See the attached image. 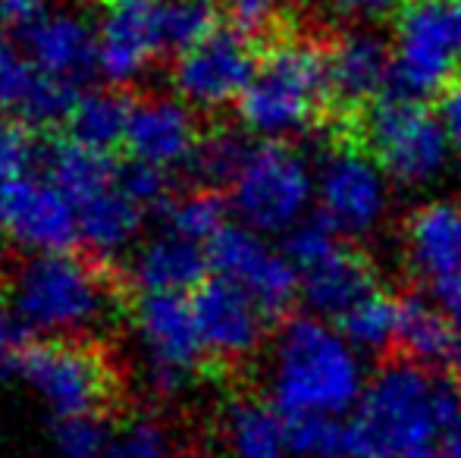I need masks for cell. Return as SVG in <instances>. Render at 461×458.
<instances>
[{
    "mask_svg": "<svg viewBox=\"0 0 461 458\" xmlns=\"http://www.w3.org/2000/svg\"><path fill=\"white\" fill-rule=\"evenodd\" d=\"M132 276L95 251H54L6 261L0 305L13 308L32 330L86 337L107 314L132 311Z\"/></svg>",
    "mask_w": 461,
    "mask_h": 458,
    "instance_id": "obj_1",
    "label": "cell"
},
{
    "mask_svg": "<svg viewBox=\"0 0 461 458\" xmlns=\"http://www.w3.org/2000/svg\"><path fill=\"white\" fill-rule=\"evenodd\" d=\"M461 421V399L427 367L389 361L367 380L348 418V458H402L430 449Z\"/></svg>",
    "mask_w": 461,
    "mask_h": 458,
    "instance_id": "obj_2",
    "label": "cell"
},
{
    "mask_svg": "<svg viewBox=\"0 0 461 458\" xmlns=\"http://www.w3.org/2000/svg\"><path fill=\"white\" fill-rule=\"evenodd\" d=\"M361 352L317 314L283 324L274 346L270 392L283 418H342L365 392Z\"/></svg>",
    "mask_w": 461,
    "mask_h": 458,
    "instance_id": "obj_3",
    "label": "cell"
},
{
    "mask_svg": "<svg viewBox=\"0 0 461 458\" xmlns=\"http://www.w3.org/2000/svg\"><path fill=\"white\" fill-rule=\"evenodd\" d=\"M330 107L327 48L308 35H283L258 57V73L239 98V120L251 135L283 141L308 132Z\"/></svg>",
    "mask_w": 461,
    "mask_h": 458,
    "instance_id": "obj_4",
    "label": "cell"
},
{
    "mask_svg": "<svg viewBox=\"0 0 461 458\" xmlns=\"http://www.w3.org/2000/svg\"><path fill=\"white\" fill-rule=\"evenodd\" d=\"M23 377L57 418H107L122 405V380L110 348L92 337H57L19 355Z\"/></svg>",
    "mask_w": 461,
    "mask_h": 458,
    "instance_id": "obj_5",
    "label": "cell"
},
{
    "mask_svg": "<svg viewBox=\"0 0 461 458\" xmlns=\"http://www.w3.org/2000/svg\"><path fill=\"white\" fill-rule=\"evenodd\" d=\"M339 126L365 141L386 179L408 189L433 183L449 164L452 141L443 120L424 101L389 94L374 101L365 113L339 120Z\"/></svg>",
    "mask_w": 461,
    "mask_h": 458,
    "instance_id": "obj_6",
    "label": "cell"
},
{
    "mask_svg": "<svg viewBox=\"0 0 461 458\" xmlns=\"http://www.w3.org/2000/svg\"><path fill=\"white\" fill-rule=\"evenodd\" d=\"M461 60V0H411L399 13L393 92L424 101L456 82Z\"/></svg>",
    "mask_w": 461,
    "mask_h": 458,
    "instance_id": "obj_7",
    "label": "cell"
},
{
    "mask_svg": "<svg viewBox=\"0 0 461 458\" xmlns=\"http://www.w3.org/2000/svg\"><path fill=\"white\" fill-rule=\"evenodd\" d=\"M317 179L285 141H261L232 185V208L255 232L295 229L308 214Z\"/></svg>",
    "mask_w": 461,
    "mask_h": 458,
    "instance_id": "obj_8",
    "label": "cell"
},
{
    "mask_svg": "<svg viewBox=\"0 0 461 458\" xmlns=\"http://www.w3.org/2000/svg\"><path fill=\"white\" fill-rule=\"evenodd\" d=\"M317 202L321 217L342 236H367L386 217V173L346 126H336L333 145L317 166Z\"/></svg>",
    "mask_w": 461,
    "mask_h": 458,
    "instance_id": "obj_9",
    "label": "cell"
},
{
    "mask_svg": "<svg viewBox=\"0 0 461 458\" xmlns=\"http://www.w3.org/2000/svg\"><path fill=\"white\" fill-rule=\"evenodd\" d=\"M135 324L148 346V377L160 396H173L207 364L192 299L170 292L139 295Z\"/></svg>",
    "mask_w": 461,
    "mask_h": 458,
    "instance_id": "obj_10",
    "label": "cell"
},
{
    "mask_svg": "<svg viewBox=\"0 0 461 458\" xmlns=\"http://www.w3.org/2000/svg\"><path fill=\"white\" fill-rule=\"evenodd\" d=\"M207 257L213 274L242 286L270 320L283 318L302 295V276L295 264L285 257V251L270 248L261 232L249 227L226 223L207 242Z\"/></svg>",
    "mask_w": 461,
    "mask_h": 458,
    "instance_id": "obj_11",
    "label": "cell"
},
{
    "mask_svg": "<svg viewBox=\"0 0 461 458\" xmlns=\"http://www.w3.org/2000/svg\"><path fill=\"white\" fill-rule=\"evenodd\" d=\"M258 73V57L251 41L232 29H217L211 38L179 54L173 67V85L188 107L220 111L239 101Z\"/></svg>",
    "mask_w": 461,
    "mask_h": 458,
    "instance_id": "obj_12",
    "label": "cell"
},
{
    "mask_svg": "<svg viewBox=\"0 0 461 458\" xmlns=\"http://www.w3.org/2000/svg\"><path fill=\"white\" fill-rule=\"evenodd\" d=\"M405 264L443 308L461 305V204L430 202L405 223Z\"/></svg>",
    "mask_w": 461,
    "mask_h": 458,
    "instance_id": "obj_13",
    "label": "cell"
},
{
    "mask_svg": "<svg viewBox=\"0 0 461 458\" xmlns=\"http://www.w3.org/2000/svg\"><path fill=\"white\" fill-rule=\"evenodd\" d=\"M0 236L38 255L73 251L82 242L76 208L48 179L19 176L0 185Z\"/></svg>",
    "mask_w": 461,
    "mask_h": 458,
    "instance_id": "obj_14",
    "label": "cell"
},
{
    "mask_svg": "<svg viewBox=\"0 0 461 458\" xmlns=\"http://www.w3.org/2000/svg\"><path fill=\"white\" fill-rule=\"evenodd\" d=\"M192 308L207 364H236L261 348L270 318L242 286L223 276H211L192 292Z\"/></svg>",
    "mask_w": 461,
    "mask_h": 458,
    "instance_id": "obj_15",
    "label": "cell"
},
{
    "mask_svg": "<svg viewBox=\"0 0 461 458\" xmlns=\"http://www.w3.org/2000/svg\"><path fill=\"white\" fill-rule=\"evenodd\" d=\"M160 50L158 0H104L97 25V69L110 88H126L148 73Z\"/></svg>",
    "mask_w": 461,
    "mask_h": 458,
    "instance_id": "obj_16",
    "label": "cell"
},
{
    "mask_svg": "<svg viewBox=\"0 0 461 458\" xmlns=\"http://www.w3.org/2000/svg\"><path fill=\"white\" fill-rule=\"evenodd\" d=\"M330 107L339 120L365 113L393 82V50L374 31H346L327 48Z\"/></svg>",
    "mask_w": 461,
    "mask_h": 458,
    "instance_id": "obj_17",
    "label": "cell"
},
{
    "mask_svg": "<svg viewBox=\"0 0 461 458\" xmlns=\"http://www.w3.org/2000/svg\"><path fill=\"white\" fill-rule=\"evenodd\" d=\"M19 48L41 73L82 82L97 67V31L76 10H41L19 29Z\"/></svg>",
    "mask_w": 461,
    "mask_h": 458,
    "instance_id": "obj_18",
    "label": "cell"
},
{
    "mask_svg": "<svg viewBox=\"0 0 461 458\" xmlns=\"http://www.w3.org/2000/svg\"><path fill=\"white\" fill-rule=\"evenodd\" d=\"M198 141L201 132L192 107L170 94H151V98L132 104V120H129L122 151L145 164L176 170L192 160Z\"/></svg>",
    "mask_w": 461,
    "mask_h": 458,
    "instance_id": "obj_19",
    "label": "cell"
},
{
    "mask_svg": "<svg viewBox=\"0 0 461 458\" xmlns=\"http://www.w3.org/2000/svg\"><path fill=\"white\" fill-rule=\"evenodd\" d=\"M298 276H302V295L311 311L317 318L333 320L376 289L374 264L365 255H358L352 245H346V236L327 245L308 264H302Z\"/></svg>",
    "mask_w": 461,
    "mask_h": 458,
    "instance_id": "obj_20",
    "label": "cell"
},
{
    "mask_svg": "<svg viewBox=\"0 0 461 458\" xmlns=\"http://www.w3.org/2000/svg\"><path fill=\"white\" fill-rule=\"evenodd\" d=\"M38 160H41L44 179L67 198L73 208H82L95 195L113 189L116 183V160L113 154H101L95 148L82 145L76 139L50 132L38 145Z\"/></svg>",
    "mask_w": 461,
    "mask_h": 458,
    "instance_id": "obj_21",
    "label": "cell"
},
{
    "mask_svg": "<svg viewBox=\"0 0 461 458\" xmlns=\"http://www.w3.org/2000/svg\"><path fill=\"white\" fill-rule=\"evenodd\" d=\"M207 274H211L207 248L167 232V236L148 242L145 251L139 255V261L132 267V286L141 289V295H188L211 280Z\"/></svg>",
    "mask_w": 461,
    "mask_h": 458,
    "instance_id": "obj_22",
    "label": "cell"
},
{
    "mask_svg": "<svg viewBox=\"0 0 461 458\" xmlns=\"http://www.w3.org/2000/svg\"><path fill=\"white\" fill-rule=\"evenodd\" d=\"M399 348L420 367L449 364L461 355V333L456 318L430 295H408L402 301Z\"/></svg>",
    "mask_w": 461,
    "mask_h": 458,
    "instance_id": "obj_23",
    "label": "cell"
},
{
    "mask_svg": "<svg viewBox=\"0 0 461 458\" xmlns=\"http://www.w3.org/2000/svg\"><path fill=\"white\" fill-rule=\"evenodd\" d=\"M223 436L232 458H295L289 421L276 405L236 399L223 415Z\"/></svg>",
    "mask_w": 461,
    "mask_h": 458,
    "instance_id": "obj_24",
    "label": "cell"
},
{
    "mask_svg": "<svg viewBox=\"0 0 461 458\" xmlns=\"http://www.w3.org/2000/svg\"><path fill=\"white\" fill-rule=\"evenodd\" d=\"M132 104L135 101L122 88H101V92L82 94L79 107L67 122L69 139L82 141L101 154H113L116 148H126Z\"/></svg>",
    "mask_w": 461,
    "mask_h": 458,
    "instance_id": "obj_25",
    "label": "cell"
},
{
    "mask_svg": "<svg viewBox=\"0 0 461 458\" xmlns=\"http://www.w3.org/2000/svg\"><path fill=\"white\" fill-rule=\"evenodd\" d=\"M76 214H79V232L86 248L95 251V255L113 257L122 245H129L135 238L145 208H139L132 198L122 195L113 183V189L95 195L92 202L76 208Z\"/></svg>",
    "mask_w": 461,
    "mask_h": 458,
    "instance_id": "obj_26",
    "label": "cell"
},
{
    "mask_svg": "<svg viewBox=\"0 0 461 458\" xmlns=\"http://www.w3.org/2000/svg\"><path fill=\"white\" fill-rule=\"evenodd\" d=\"M258 141H251L245 132L230 126H213L211 132L201 135L192 160L185 170L201 183V189H226L236 185L239 173L245 170L249 157L255 154Z\"/></svg>",
    "mask_w": 461,
    "mask_h": 458,
    "instance_id": "obj_27",
    "label": "cell"
},
{
    "mask_svg": "<svg viewBox=\"0 0 461 458\" xmlns=\"http://www.w3.org/2000/svg\"><path fill=\"white\" fill-rule=\"evenodd\" d=\"M399 318L402 301H395L383 289H374L342 318H336V327L358 352H386L389 346L399 343Z\"/></svg>",
    "mask_w": 461,
    "mask_h": 458,
    "instance_id": "obj_28",
    "label": "cell"
},
{
    "mask_svg": "<svg viewBox=\"0 0 461 458\" xmlns=\"http://www.w3.org/2000/svg\"><path fill=\"white\" fill-rule=\"evenodd\" d=\"M220 0H158V35L164 54H185L217 31Z\"/></svg>",
    "mask_w": 461,
    "mask_h": 458,
    "instance_id": "obj_29",
    "label": "cell"
},
{
    "mask_svg": "<svg viewBox=\"0 0 461 458\" xmlns=\"http://www.w3.org/2000/svg\"><path fill=\"white\" fill-rule=\"evenodd\" d=\"M167 220V232L183 236L188 242H211L220 229L226 227L230 202L220 189H194L185 195H173L160 208Z\"/></svg>",
    "mask_w": 461,
    "mask_h": 458,
    "instance_id": "obj_30",
    "label": "cell"
},
{
    "mask_svg": "<svg viewBox=\"0 0 461 458\" xmlns=\"http://www.w3.org/2000/svg\"><path fill=\"white\" fill-rule=\"evenodd\" d=\"M223 19L236 35L251 44H274L289 35V10L283 0H220Z\"/></svg>",
    "mask_w": 461,
    "mask_h": 458,
    "instance_id": "obj_31",
    "label": "cell"
},
{
    "mask_svg": "<svg viewBox=\"0 0 461 458\" xmlns=\"http://www.w3.org/2000/svg\"><path fill=\"white\" fill-rule=\"evenodd\" d=\"M295 458H348V421L342 418H285Z\"/></svg>",
    "mask_w": 461,
    "mask_h": 458,
    "instance_id": "obj_32",
    "label": "cell"
},
{
    "mask_svg": "<svg viewBox=\"0 0 461 458\" xmlns=\"http://www.w3.org/2000/svg\"><path fill=\"white\" fill-rule=\"evenodd\" d=\"M38 79H41V69L29 60V54L10 38H0V113H23Z\"/></svg>",
    "mask_w": 461,
    "mask_h": 458,
    "instance_id": "obj_33",
    "label": "cell"
},
{
    "mask_svg": "<svg viewBox=\"0 0 461 458\" xmlns=\"http://www.w3.org/2000/svg\"><path fill=\"white\" fill-rule=\"evenodd\" d=\"M116 189L126 198H132L139 208H164L173 198L170 170L145 164V160L126 157L116 164Z\"/></svg>",
    "mask_w": 461,
    "mask_h": 458,
    "instance_id": "obj_34",
    "label": "cell"
},
{
    "mask_svg": "<svg viewBox=\"0 0 461 458\" xmlns=\"http://www.w3.org/2000/svg\"><path fill=\"white\" fill-rule=\"evenodd\" d=\"M104 458H176V446L158 418H139L110 443Z\"/></svg>",
    "mask_w": 461,
    "mask_h": 458,
    "instance_id": "obj_35",
    "label": "cell"
},
{
    "mask_svg": "<svg viewBox=\"0 0 461 458\" xmlns=\"http://www.w3.org/2000/svg\"><path fill=\"white\" fill-rule=\"evenodd\" d=\"M38 145L41 141L35 139L32 126H25L19 116L0 113V185L25 176L38 157Z\"/></svg>",
    "mask_w": 461,
    "mask_h": 458,
    "instance_id": "obj_36",
    "label": "cell"
},
{
    "mask_svg": "<svg viewBox=\"0 0 461 458\" xmlns=\"http://www.w3.org/2000/svg\"><path fill=\"white\" fill-rule=\"evenodd\" d=\"M54 443L67 458H104L110 449L107 421H101V418H57Z\"/></svg>",
    "mask_w": 461,
    "mask_h": 458,
    "instance_id": "obj_37",
    "label": "cell"
},
{
    "mask_svg": "<svg viewBox=\"0 0 461 458\" xmlns=\"http://www.w3.org/2000/svg\"><path fill=\"white\" fill-rule=\"evenodd\" d=\"M439 120H443L452 148L461 154V79L452 82L439 98Z\"/></svg>",
    "mask_w": 461,
    "mask_h": 458,
    "instance_id": "obj_38",
    "label": "cell"
},
{
    "mask_svg": "<svg viewBox=\"0 0 461 458\" xmlns=\"http://www.w3.org/2000/svg\"><path fill=\"white\" fill-rule=\"evenodd\" d=\"M411 0H336L346 16L355 19H376V16H389V13H402Z\"/></svg>",
    "mask_w": 461,
    "mask_h": 458,
    "instance_id": "obj_39",
    "label": "cell"
},
{
    "mask_svg": "<svg viewBox=\"0 0 461 458\" xmlns=\"http://www.w3.org/2000/svg\"><path fill=\"white\" fill-rule=\"evenodd\" d=\"M41 10H44V0H0V19L19 25V29L25 22H32Z\"/></svg>",
    "mask_w": 461,
    "mask_h": 458,
    "instance_id": "obj_40",
    "label": "cell"
},
{
    "mask_svg": "<svg viewBox=\"0 0 461 458\" xmlns=\"http://www.w3.org/2000/svg\"><path fill=\"white\" fill-rule=\"evenodd\" d=\"M446 458H461V424L456 430H452L449 436H446Z\"/></svg>",
    "mask_w": 461,
    "mask_h": 458,
    "instance_id": "obj_41",
    "label": "cell"
},
{
    "mask_svg": "<svg viewBox=\"0 0 461 458\" xmlns=\"http://www.w3.org/2000/svg\"><path fill=\"white\" fill-rule=\"evenodd\" d=\"M13 367H19V355H13L10 348L0 346V380H4L6 373L13 371Z\"/></svg>",
    "mask_w": 461,
    "mask_h": 458,
    "instance_id": "obj_42",
    "label": "cell"
},
{
    "mask_svg": "<svg viewBox=\"0 0 461 458\" xmlns=\"http://www.w3.org/2000/svg\"><path fill=\"white\" fill-rule=\"evenodd\" d=\"M402 458H446V455H439L437 449H418V453H408V455H402Z\"/></svg>",
    "mask_w": 461,
    "mask_h": 458,
    "instance_id": "obj_43",
    "label": "cell"
},
{
    "mask_svg": "<svg viewBox=\"0 0 461 458\" xmlns=\"http://www.w3.org/2000/svg\"><path fill=\"white\" fill-rule=\"evenodd\" d=\"M449 314H452V318H456V327H458V333H461V305H458V308H452Z\"/></svg>",
    "mask_w": 461,
    "mask_h": 458,
    "instance_id": "obj_44",
    "label": "cell"
},
{
    "mask_svg": "<svg viewBox=\"0 0 461 458\" xmlns=\"http://www.w3.org/2000/svg\"><path fill=\"white\" fill-rule=\"evenodd\" d=\"M6 261H10V257L4 255V248H0V274H4V267H6Z\"/></svg>",
    "mask_w": 461,
    "mask_h": 458,
    "instance_id": "obj_45",
    "label": "cell"
},
{
    "mask_svg": "<svg viewBox=\"0 0 461 458\" xmlns=\"http://www.w3.org/2000/svg\"><path fill=\"white\" fill-rule=\"evenodd\" d=\"M456 392H458V399H461V367H458V377H456Z\"/></svg>",
    "mask_w": 461,
    "mask_h": 458,
    "instance_id": "obj_46",
    "label": "cell"
}]
</instances>
